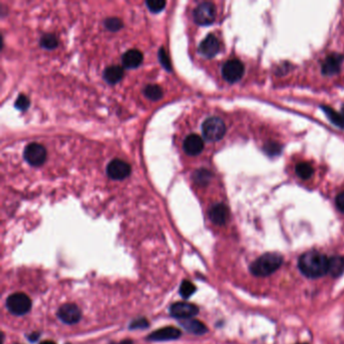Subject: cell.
<instances>
[{"label": "cell", "instance_id": "cell-1", "mask_svg": "<svg viewBox=\"0 0 344 344\" xmlns=\"http://www.w3.org/2000/svg\"><path fill=\"white\" fill-rule=\"evenodd\" d=\"M298 266L304 275L317 278L328 273L329 259L318 251H308L300 257Z\"/></svg>", "mask_w": 344, "mask_h": 344}, {"label": "cell", "instance_id": "cell-2", "mask_svg": "<svg viewBox=\"0 0 344 344\" xmlns=\"http://www.w3.org/2000/svg\"><path fill=\"white\" fill-rule=\"evenodd\" d=\"M283 257L281 254L269 252L265 253L254 261L250 266V272L256 276H267L274 274L281 268Z\"/></svg>", "mask_w": 344, "mask_h": 344}, {"label": "cell", "instance_id": "cell-3", "mask_svg": "<svg viewBox=\"0 0 344 344\" xmlns=\"http://www.w3.org/2000/svg\"><path fill=\"white\" fill-rule=\"evenodd\" d=\"M225 133V123L219 117H209L202 124V134L207 140L217 141L224 137Z\"/></svg>", "mask_w": 344, "mask_h": 344}, {"label": "cell", "instance_id": "cell-4", "mask_svg": "<svg viewBox=\"0 0 344 344\" xmlns=\"http://www.w3.org/2000/svg\"><path fill=\"white\" fill-rule=\"evenodd\" d=\"M6 307L13 315H25L32 309V300L24 293H15L7 298Z\"/></svg>", "mask_w": 344, "mask_h": 344}, {"label": "cell", "instance_id": "cell-5", "mask_svg": "<svg viewBox=\"0 0 344 344\" xmlns=\"http://www.w3.org/2000/svg\"><path fill=\"white\" fill-rule=\"evenodd\" d=\"M25 160L34 167H39L47 159V149L44 145L34 142L27 145L24 152Z\"/></svg>", "mask_w": 344, "mask_h": 344}, {"label": "cell", "instance_id": "cell-6", "mask_svg": "<svg viewBox=\"0 0 344 344\" xmlns=\"http://www.w3.org/2000/svg\"><path fill=\"white\" fill-rule=\"evenodd\" d=\"M193 15H194V20L197 25L209 26L215 20L216 9H215L213 3L203 2L195 8Z\"/></svg>", "mask_w": 344, "mask_h": 344}, {"label": "cell", "instance_id": "cell-7", "mask_svg": "<svg viewBox=\"0 0 344 344\" xmlns=\"http://www.w3.org/2000/svg\"><path fill=\"white\" fill-rule=\"evenodd\" d=\"M244 74L243 64L236 59L227 61L222 67V76L229 83L240 81Z\"/></svg>", "mask_w": 344, "mask_h": 344}, {"label": "cell", "instance_id": "cell-8", "mask_svg": "<svg viewBox=\"0 0 344 344\" xmlns=\"http://www.w3.org/2000/svg\"><path fill=\"white\" fill-rule=\"evenodd\" d=\"M58 317L64 323L73 325L78 323L81 320L82 313L80 308L76 304L68 303L60 307V309L58 310Z\"/></svg>", "mask_w": 344, "mask_h": 344}, {"label": "cell", "instance_id": "cell-9", "mask_svg": "<svg viewBox=\"0 0 344 344\" xmlns=\"http://www.w3.org/2000/svg\"><path fill=\"white\" fill-rule=\"evenodd\" d=\"M107 175H108L113 180H122L130 176L132 168L130 164L122 160H113L111 161L106 168Z\"/></svg>", "mask_w": 344, "mask_h": 344}, {"label": "cell", "instance_id": "cell-10", "mask_svg": "<svg viewBox=\"0 0 344 344\" xmlns=\"http://www.w3.org/2000/svg\"><path fill=\"white\" fill-rule=\"evenodd\" d=\"M170 313L176 319L185 320L196 316L199 313V308L194 304L178 302L170 307Z\"/></svg>", "mask_w": 344, "mask_h": 344}, {"label": "cell", "instance_id": "cell-11", "mask_svg": "<svg viewBox=\"0 0 344 344\" xmlns=\"http://www.w3.org/2000/svg\"><path fill=\"white\" fill-rule=\"evenodd\" d=\"M343 65V56L339 54H332L326 57L322 63L321 71L325 76H334L341 71Z\"/></svg>", "mask_w": 344, "mask_h": 344}, {"label": "cell", "instance_id": "cell-12", "mask_svg": "<svg viewBox=\"0 0 344 344\" xmlns=\"http://www.w3.org/2000/svg\"><path fill=\"white\" fill-rule=\"evenodd\" d=\"M181 330L173 327L167 326L165 328L159 329L153 333H150L147 337L148 340L152 341H169V340H176L181 336Z\"/></svg>", "mask_w": 344, "mask_h": 344}, {"label": "cell", "instance_id": "cell-13", "mask_svg": "<svg viewBox=\"0 0 344 344\" xmlns=\"http://www.w3.org/2000/svg\"><path fill=\"white\" fill-rule=\"evenodd\" d=\"M220 50V44L218 38L214 34L207 35L200 44L199 51L206 58H212Z\"/></svg>", "mask_w": 344, "mask_h": 344}, {"label": "cell", "instance_id": "cell-14", "mask_svg": "<svg viewBox=\"0 0 344 344\" xmlns=\"http://www.w3.org/2000/svg\"><path fill=\"white\" fill-rule=\"evenodd\" d=\"M204 148V141L198 135H189L184 140V150L191 156L200 154Z\"/></svg>", "mask_w": 344, "mask_h": 344}, {"label": "cell", "instance_id": "cell-15", "mask_svg": "<svg viewBox=\"0 0 344 344\" xmlns=\"http://www.w3.org/2000/svg\"><path fill=\"white\" fill-rule=\"evenodd\" d=\"M229 216L228 208L224 204H216L209 210V218L216 225H223L226 223Z\"/></svg>", "mask_w": 344, "mask_h": 344}, {"label": "cell", "instance_id": "cell-16", "mask_svg": "<svg viewBox=\"0 0 344 344\" xmlns=\"http://www.w3.org/2000/svg\"><path fill=\"white\" fill-rule=\"evenodd\" d=\"M180 324L185 330L194 335H203L207 332L206 325L197 319L190 318V319L180 320Z\"/></svg>", "mask_w": 344, "mask_h": 344}, {"label": "cell", "instance_id": "cell-17", "mask_svg": "<svg viewBox=\"0 0 344 344\" xmlns=\"http://www.w3.org/2000/svg\"><path fill=\"white\" fill-rule=\"evenodd\" d=\"M143 60L142 53L138 50H130L122 56L123 66L130 69L138 67Z\"/></svg>", "mask_w": 344, "mask_h": 344}, {"label": "cell", "instance_id": "cell-18", "mask_svg": "<svg viewBox=\"0 0 344 344\" xmlns=\"http://www.w3.org/2000/svg\"><path fill=\"white\" fill-rule=\"evenodd\" d=\"M295 173L301 180H311L315 174V169L309 162H300L295 167Z\"/></svg>", "mask_w": 344, "mask_h": 344}, {"label": "cell", "instance_id": "cell-19", "mask_svg": "<svg viewBox=\"0 0 344 344\" xmlns=\"http://www.w3.org/2000/svg\"><path fill=\"white\" fill-rule=\"evenodd\" d=\"M123 78V69L120 66H111L104 71V79L109 84H116Z\"/></svg>", "mask_w": 344, "mask_h": 344}, {"label": "cell", "instance_id": "cell-20", "mask_svg": "<svg viewBox=\"0 0 344 344\" xmlns=\"http://www.w3.org/2000/svg\"><path fill=\"white\" fill-rule=\"evenodd\" d=\"M344 272V257L336 255L329 259L328 273L332 276H338Z\"/></svg>", "mask_w": 344, "mask_h": 344}, {"label": "cell", "instance_id": "cell-21", "mask_svg": "<svg viewBox=\"0 0 344 344\" xmlns=\"http://www.w3.org/2000/svg\"><path fill=\"white\" fill-rule=\"evenodd\" d=\"M143 93L148 99L154 101H158L163 97V90L158 85H147Z\"/></svg>", "mask_w": 344, "mask_h": 344}, {"label": "cell", "instance_id": "cell-22", "mask_svg": "<svg viewBox=\"0 0 344 344\" xmlns=\"http://www.w3.org/2000/svg\"><path fill=\"white\" fill-rule=\"evenodd\" d=\"M180 295L184 299H189L196 292V287L189 281H183L180 286Z\"/></svg>", "mask_w": 344, "mask_h": 344}, {"label": "cell", "instance_id": "cell-23", "mask_svg": "<svg viewBox=\"0 0 344 344\" xmlns=\"http://www.w3.org/2000/svg\"><path fill=\"white\" fill-rule=\"evenodd\" d=\"M40 45L45 49H55L58 46L57 37L54 34H45L40 39Z\"/></svg>", "mask_w": 344, "mask_h": 344}, {"label": "cell", "instance_id": "cell-24", "mask_svg": "<svg viewBox=\"0 0 344 344\" xmlns=\"http://www.w3.org/2000/svg\"><path fill=\"white\" fill-rule=\"evenodd\" d=\"M166 4V1H163V0H147L146 1L147 8L152 12L156 13L162 11L165 8Z\"/></svg>", "mask_w": 344, "mask_h": 344}, {"label": "cell", "instance_id": "cell-25", "mask_svg": "<svg viewBox=\"0 0 344 344\" xmlns=\"http://www.w3.org/2000/svg\"><path fill=\"white\" fill-rule=\"evenodd\" d=\"M105 27L111 32H116L122 28V21L117 17H109L105 20Z\"/></svg>", "mask_w": 344, "mask_h": 344}, {"label": "cell", "instance_id": "cell-26", "mask_svg": "<svg viewBox=\"0 0 344 344\" xmlns=\"http://www.w3.org/2000/svg\"><path fill=\"white\" fill-rule=\"evenodd\" d=\"M211 178V174L207 170H201L197 172L195 175V179L200 184H207Z\"/></svg>", "mask_w": 344, "mask_h": 344}, {"label": "cell", "instance_id": "cell-27", "mask_svg": "<svg viewBox=\"0 0 344 344\" xmlns=\"http://www.w3.org/2000/svg\"><path fill=\"white\" fill-rule=\"evenodd\" d=\"M15 107L19 110H26L30 107V99L25 95H19L15 102Z\"/></svg>", "mask_w": 344, "mask_h": 344}, {"label": "cell", "instance_id": "cell-28", "mask_svg": "<svg viewBox=\"0 0 344 344\" xmlns=\"http://www.w3.org/2000/svg\"><path fill=\"white\" fill-rule=\"evenodd\" d=\"M148 322L145 318H139V319H137V320H134L131 325H130V328L131 329H144L146 327H148Z\"/></svg>", "mask_w": 344, "mask_h": 344}, {"label": "cell", "instance_id": "cell-29", "mask_svg": "<svg viewBox=\"0 0 344 344\" xmlns=\"http://www.w3.org/2000/svg\"><path fill=\"white\" fill-rule=\"evenodd\" d=\"M159 57H160V61L162 63V65L167 69V70H171V64L170 61L168 59V56L165 52V50L163 48H161L160 52H159Z\"/></svg>", "mask_w": 344, "mask_h": 344}, {"label": "cell", "instance_id": "cell-30", "mask_svg": "<svg viewBox=\"0 0 344 344\" xmlns=\"http://www.w3.org/2000/svg\"><path fill=\"white\" fill-rule=\"evenodd\" d=\"M335 204H336V207L337 209L344 213V192L340 193V194H338L336 196V199H335Z\"/></svg>", "mask_w": 344, "mask_h": 344}, {"label": "cell", "instance_id": "cell-31", "mask_svg": "<svg viewBox=\"0 0 344 344\" xmlns=\"http://www.w3.org/2000/svg\"><path fill=\"white\" fill-rule=\"evenodd\" d=\"M38 337H39V335H38V333H33V334H31V335H29V339H30V341H36L37 339H38Z\"/></svg>", "mask_w": 344, "mask_h": 344}, {"label": "cell", "instance_id": "cell-32", "mask_svg": "<svg viewBox=\"0 0 344 344\" xmlns=\"http://www.w3.org/2000/svg\"><path fill=\"white\" fill-rule=\"evenodd\" d=\"M39 344H56L54 341H42L41 343H39Z\"/></svg>", "mask_w": 344, "mask_h": 344}, {"label": "cell", "instance_id": "cell-33", "mask_svg": "<svg viewBox=\"0 0 344 344\" xmlns=\"http://www.w3.org/2000/svg\"><path fill=\"white\" fill-rule=\"evenodd\" d=\"M120 344H133V341L132 340H124Z\"/></svg>", "mask_w": 344, "mask_h": 344}, {"label": "cell", "instance_id": "cell-34", "mask_svg": "<svg viewBox=\"0 0 344 344\" xmlns=\"http://www.w3.org/2000/svg\"><path fill=\"white\" fill-rule=\"evenodd\" d=\"M300 344H307V343H300Z\"/></svg>", "mask_w": 344, "mask_h": 344}, {"label": "cell", "instance_id": "cell-35", "mask_svg": "<svg viewBox=\"0 0 344 344\" xmlns=\"http://www.w3.org/2000/svg\"><path fill=\"white\" fill-rule=\"evenodd\" d=\"M68 344H69V343H68Z\"/></svg>", "mask_w": 344, "mask_h": 344}]
</instances>
